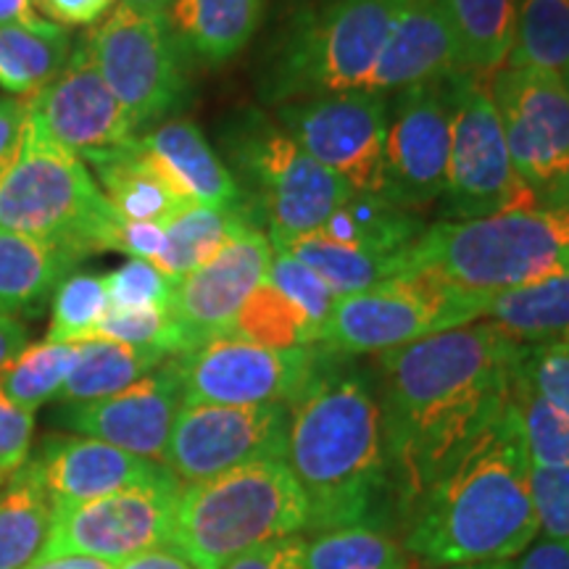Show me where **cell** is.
<instances>
[{"mask_svg":"<svg viewBox=\"0 0 569 569\" xmlns=\"http://www.w3.org/2000/svg\"><path fill=\"white\" fill-rule=\"evenodd\" d=\"M522 351L478 319L377 353L390 480L403 511L503 415Z\"/></svg>","mask_w":569,"mask_h":569,"instance_id":"cell-1","label":"cell"},{"mask_svg":"<svg viewBox=\"0 0 569 569\" xmlns=\"http://www.w3.org/2000/svg\"><path fill=\"white\" fill-rule=\"evenodd\" d=\"M407 517L403 549L436 567L509 561L536 543L530 459L511 401Z\"/></svg>","mask_w":569,"mask_h":569,"instance_id":"cell-2","label":"cell"},{"mask_svg":"<svg viewBox=\"0 0 569 569\" xmlns=\"http://www.w3.org/2000/svg\"><path fill=\"white\" fill-rule=\"evenodd\" d=\"M284 465L311 530L369 522L390 480L380 398L365 377L327 365L290 403Z\"/></svg>","mask_w":569,"mask_h":569,"instance_id":"cell-3","label":"cell"},{"mask_svg":"<svg viewBox=\"0 0 569 569\" xmlns=\"http://www.w3.org/2000/svg\"><path fill=\"white\" fill-rule=\"evenodd\" d=\"M417 269H432L478 296L569 274V206L427 227L409 251L403 272Z\"/></svg>","mask_w":569,"mask_h":569,"instance_id":"cell-4","label":"cell"},{"mask_svg":"<svg viewBox=\"0 0 569 569\" xmlns=\"http://www.w3.org/2000/svg\"><path fill=\"white\" fill-rule=\"evenodd\" d=\"M309 528V503L284 461H256L219 478L182 486L169 546L198 569L298 536Z\"/></svg>","mask_w":569,"mask_h":569,"instance_id":"cell-5","label":"cell"},{"mask_svg":"<svg viewBox=\"0 0 569 569\" xmlns=\"http://www.w3.org/2000/svg\"><path fill=\"white\" fill-rule=\"evenodd\" d=\"M122 224L88 163L27 127L17 159L0 177V227L80 264L92 253L119 251Z\"/></svg>","mask_w":569,"mask_h":569,"instance_id":"cell-6","label":"cell"},{"mask_svg":"<svg viewBox=\"0 0 569 569\" xmlns=\"http://www.w3.org/2000/svg\"><path fill=\"white\" fill-rule=\"evenodd\" d=\"M396 11L398 0H330L298 13L269 74L272 101L367 90Z\"/></svg>","mask_w":569,"mask_h":569,"instance_id":"cell-7","label":"cell"},{"mask_svg":"<svg viewBox=\"0 0 569 569\" xmlns=\"http://www.w3.org/2000/svg\"><path fill=\"white\" fill-rule=\"evenodd\" d=\"M490 296L461 290L432 269L403 272L338 298L317 343L338 356L386 353L482 319Z\"/></svg>","mask_w":569,"mask_h":569,"instance_id":"cell-8","label":"cell"},{"mask_svg":"<svg viewBox=\"0 0 569 569\" xmlns=\"http://www.w3.org/2000/svg\"><path fill=\"white\" fill-rule=\"evenodd\" d=\"M227 151L246 182L253 184L274 251H282L293 238L317 232L353 196L338 174L311 159L264 113L248 111L234 119Z\"/></svg>","mask_w":569,"mask_h":569,"instance_id":"cell-9","label":"cell"},{"mask_svg":"<svg viewBox=\"0 0 569 569\" xmlns=\"http://www.w3.org/2000/svg\"><path fill=\"white\" fill-rule=\"evenodd\" d=\"M451 98V156H448V222L493 217L503 211L538 209L511 163L507 134L478 74H448Z\"/></svg>","mask_w":569,"mask_h":569,"instance_id":"cell-10","label":"cell"},{"mask_svg":"<svg viewBox=\"0 0 569 569\" xmlns=\"http://www.w3.org/2000/svg\"><path fill=\"white\" fill-rule=\"evenodd\" d=\"M82 42L138 127L159 122L184 101V53L167 13H142L119 3Z\"/></svg>","mask_w":569,"mask_h":569,"instance_id":"cell-11","label":"cell"},{"mask_svg":"<svg viewBox=\"0 0 569 569\" xmlns=\"http://www.w3.org/2000/svg\"><path fill=\"white\" fill-rule=\"evenodd\" d=\"M515 172L540 209L569 206V90L565 77L503 67L488 82Z\"/></svg>","mask_w":569,"mask_h":569,"instance_id":"cell-12","label":"cell"},{"mask_svg":"<svg viewBox=\"0 0 569 569\" xmlns=\"http://www.w3.org/2000/svg\"><path fill=\"white\" fill-rule=\"evenodd\" d=\"M336 356L319 343L280 351L240 338H213L172 359L184 403L259 407L293 403Z\"/></svg>","mask_w":569,"mask_h":569,"instance_id":"cell-13","label":"cell"},{"mask_svg":"<svg viewBox=\"0 0 569 569\" xmlns=\"http://www.w3.org/2000/svg\"><path fill=\"white\" fill-rule=\"evenodd\" d=\"M180 493L182 482L163 467V472L138 486L56 509L38 559L90 557L122 565L169 543Z\"/></svg>","mask_w":569,"mask_h":569,"instance_id":"cell-14","label":"cell"},{"mask_svg":"<svg viewBox=\"0 0 569 569\" xmlns=\"http://www.w3.org/2000/svg\"><path fill=\"white\" fill-rule=\"evenodd\" d=\"M277 124L353 193L380 196L388 134L386 96L346 90L280 103Z\"/></svg>","mask_w":569,"mask_h":569,"instance_id":"cell-15","label":"cell"},{"mask_svg":"<svg viewBox=\"0 0 569 569\" xmlns=\"http://www.w3.org/2000/svg\"><path fill=\"white\" fill-rule=\"evenodd\" d=\"M290 403H182L161 465L184 486L256 461H284Z\"/></svg>","mask_w":569,"mask_h":569,"instance_id":"cell-16","label":"cell"},{"mask_svg":"<svg viewBox=\"0 0 569 569\" xmlns=\"http://www.w3.org/2000/svg\"><path fill=\"white\" fill-rule=\"evenodd\" d=\"M451 156L448 77L396 92L388 106L386 161L380 196L415 211L443 196Z\"/></svg>","mask_w":569,"mask_h":569,"instance_id":"cell-17","label":"cell"},{"mask_svg":"<svg viewBox=\"0 0 569 569\" xmlns=\"http://www.w3.org/2000/svg\"><path fill=\"white\" fill-rule=\"evenodd\" d=\"M27 127L80 159L138 140V124L98 74L82 40L61 74L27 98Z\"/></svg>","mask_w":569,"mask_h":569,"instance_id":"cell-18","label":"cell"},{"mask_svg":"<svg viewBox=\"0 0 569 569\" xmlns=\"http://www.w3.org/2000/svg\"><path fill=\"white\" fill-rule=\"evenodd\" d=\"M272 259L269 234L251 227L227 243L209 264L174 282L169 315L180 332V353L230 332L246 298L267 282Z\"/></svg>","mask_w":569,"mask_h":569,"instance_id":"cell-19","label":"cell"},{"mask_svg":"<svg viewBox=\"0 0 569 569\" xmlns=\"http://www.w3.org/2000/svg\"><path fill=\"white\" fill-rule=\"evenodd\" d=\"M182 403L177 365L174 359H167L122 393L90 403H61L53 419L63 430L103 440L134 457L161 465Z\"/></svg>","mask_w":569,"mask_h":569,"instance_id":"cell-20","label":"cell"},{"mask_svg":"<svg viewBox=\"0 0 569 569\" xmlns=\"http://www.w3.org/2000/svg\"><path fill=\"white\" fill-rule=\"evenodd\" d=\"M27 465L53 511L117 493L163 472V465L84 436H48Z\"/></svg>","mask_w":569,"mask_h":569,"instance_id":"cell-21","label":"cell"},{"mask_svg":"<svg viewBox=\"0 0 569 569\" xmlns=\"http://www.w3.org/2000/svg\"><path fill=\"white\" fill-rule=\"evenodd\" d=\"M459 71L457 40L443 0H398L380 61L367 90L398 92L419 82H436Z\"/></svg>","mask_w":569,"mask_h":569,"instance_id":"cell-22","label":"cell"},{"mask_svg":"<svg viewBox=\"0 0 569 569\" xmlns=\"http://www.w3.org/2000/svg\"><path fill=\"white\" fill-rule=\"evenodd\" d=\"M96 172L103 196L122 219L130 222L169 224L190 206H196L177 188L172 177L153 159L140 140L117 151L90 153L82 159Z\"/></svg>","mask_w":569,"mask_h":569,"instance_id":"cell-23","label":"cell"},{"mask_svg":"<svg viewBox=\"0 0 569 569\" xmlns=\"http://www.w3.org/2000/svg\"><path fill=\"white\" fill-rule=\"evenodd\" d=\"M138 140L196 206H209V209L251 206L246 203L240 182L234 180L227 163L188 119H167Z\"/></svg>","mask_w":569,"mask_h":569,"instance_id":"cell-24","label":"cell"},{"mask_svg":"<svg viewBox=\"0 0 569 569\" xmlns=\"http://www.w3.org/2000/svg\"><path fill=\"white\" fill-rule=\"evenodd\" d=\"M167 11L182 53L206 67H222L259 32L267 0H172Z\"/></svg>","mask_w":569,"mask_h":569,"instance_id":"cell-25","label":"cell"},{"mask_svg":"<svg viewBox=\"0 0 569 569\" xmlns=\"http://www.w3.org/2000/svg\"><path fill=\"white\" fill-rule=\"evenodd\" d=\"M425 230L427 224L419 213L401 209L382 196L353 193L317 232L407 269L409 251Z\"/></svg>","mask_w":569,"mask_h":569,"instance_id":"cell-26","label":"cell"},{"mask_svg":"<svg viewBox=\"0 0 569 569\" xmlns=\"http://www.w3.org/2000/svg\"><path fill=\"white\" fill-rule=\"evenodd\" d=\"M71 53V32L42 17L0 27V88L30 98L61 74Z\"/></svg>","mask_w":569,"mask_h":569,"instance_id":"cell-27","label":"cell"},{"mask_svg":"<svg viewBox=\"0 0 569 569\" xmlns=\"http://www.w3.org/2000/svg\"><path fill=\"white\" fill-rule=\"evenodd\" d=\"M74 267L56 248L0 227V311L38 317Z\"/></svg>","mask_w":569,"mask_h":569,"instance_id":"cell-28","label":"cell"},{"mask_svg":"<svg viewBox=\"0 0 569 569\" xmlns=\"http://www.w3.org/2000/svg\"><path fill=\"white\" fill-rule=\"evenodd\" d=\"M251 227H256L251 206H234V209L190 206L163 227V246L151 264L177 282L198 267L209 264L227 243Z\"/></svg>","mask_w":569,"mask_h":569,"instance_id":"cell-29","label":"cell"},{"mask_svg":"<svg viewBox=\"0 0 569 569\" xmlns=\"http://www.w3.org/2000/svg\"><path fill=\"white\" fill-rule=\"evenodd\" d=\"M459 71L493 77L509 63L517 32L519 0H443Z\"/></svg>","mask_w":569,"mask_h":569,"instance_id":"cell-30","label":"cell"},{"mask_svg":"<svg viewBox=\"0 0 569 569\" xmlns=\"http://www.w3.org/2000/svg\"><path fill=\"white\" fill-rule=\"evenodd\" d=\"M172 356L117 343L109 338H90L77 343V361L63 382L56 401L61 403H90L122 393Z\"/></svg>","mask_w":569,"mask_h":569,"instance_id":"cell-31","label":"cell"},{"mask_svg":"<svg viewBox=\"0 0 569 569\" xmlns=\"http://www.w3.org/2000/svg\"><path fill=\"white\" fill-rule=\"evenodd\" d=\"M482 319L493 322L519 346H538L569 336V274L490 296Z\"/></svg>","mask_w":569,"mask_h":569,"instance_id":"cell-32","label":"cell"},{"mask_svg":"<svg viewBox=\"0 0 569 569\" xmlns=\"http://www.w3.org/2000/svg\"><path fill=\"white\" fill-rule=\"evenodd\" d=\"M51 525V501L24 461L0 486V569L30 567L40 557Z\"/></svg>","mask_w":569,"mask_h":569,"instance_id":"cell-33","label":"cell"},{"mask_svg":"<svg viewBox=\"0 0 569 569\" xmlns=\"http://www.w3.org/2000/svg\"><path fill=\"white\" fill-rule=\"evenodd\" d=\"M282 251L296 256L301 264L322 277L338 298L365 293L369 288H377V284L403 274L401 264H396V261L338 243V240H330L322 232H309L301 234V238H293Z\"/></svg>","mask_w":569,"mask_h":569,"instance_id":"cell-34","label":"cell"},{"mask_svg":"<svg viewBox=\"0 0 569 569\" xmlns=\"http://www.w3.org/2000/svg\"><path fill=\"white\" fill-rule=\"evenodd\" d=\"M224 338H240L248 343L284 351V348L317 346L319 327L274 284L261 282L240 306Z\"/></svg>","mask_w":569,"mask_h":569,"instance_id":"cell-35","label":"cell"},{"mask_svg":"<svg viewBox=\"0 0 569 569\" xmlns=\"http://www.w3.org/2000/svg\"><path fill=\"white\" fill-rule=\"evenodd\" d=\"M303 569H407V549L372 522L348 525L306 540Z\"/></svg>","mask_w":569,"mask_h":569,"instance_id":"cell-36","label":"cell"},{"mask_svg":"<svg viewBox=\"0 0 569 569\" xmlns=\"http://www.w3.org/2000/svg\"><path fill=\"white\" fill-rule=\"evenodd\" d=\"M507 67L561 74L569 69V0H519Z\"/></svg>","mask_w":569,"mask_h":569,"instance_id":"cell-37","label":"cell"},{"mask_svg":"<svg viewBox=\"0 0 569 569\" xmlns=\"http://www.w3.org/2000/svg\"><path fill=\"white\" fill-rule=\"evenodd\" d=\"M77 361V343H34L27 346L0 372V390L11 403L34 415L48 401H56Z\"/></svg>","mask_w":569,"mask_h":569,"instance_id":"cell-38","label":"cell"},{"mask_svg":"<svg viewBox=\"0 0 569 569\" xmlns=\"http://www.w3.org/2000/svg\"><path fill=\"white\" fill-rule=\"evenodd\" d=\"M511 407L530 467H569V417L546 401L519 369L511 388Z\"/></svg>","mask_w":569,"mask_h":569,"instance_id":"cell-39","label":"cell"},{"mask_svg":"<svg viewBox=\"0 0 569 569\" xmlns=\"http://www.w3.org/2000/svg\"><path fill=\"white\" fill-rule=\"evenodd\" d=\"M106 309H109V293H106L103 274L69 272L53 293V315L46 340L82 343L96 338Z\"/></svg>","mask_w":569,"mask_h":569,"instance_id":"cell-40","label":"cell"},{"mask_svg":"<svg viewBox=\"0 0 569 569\" xmlns=\"http://www.w3.org/2000/svg\"><path fill=\"white\" fill-rule=\"evenodd\" d=\"M96 338H109L134 348H151V351L167 356L182 351L180 332H177L169 309H113L109 306L98 322Z\"/></svg>","mask_w":569,"mask_h":569,"instance_id":"cell-41","label":"cell"},{"mask_svg":"<svg viewBox=\"0 0 569 569\" xmlns=\"http://www.w3.org/2000/svg\"><path fill=\"white\" fill-rule=\"evenodd\" d=\"M109 306L113 309H169L174 282L151 261L127 259L122 267L103 274Z\"/></svg>","mask_w":569,"mask_h":569,"instance_id":"cell-42","label":"cell"},{"mask_svg":"<svg viewBox=\"0 0 569 569\" xmlns=\"http://www.w3.org/2000/svg\"><path fill=\"white\" fill-rule=\"evenodd\" d=\"M267 282L274 284L280 293L288 296L317 327L325 325V319L330 317L332 306L338 301V296L332 293L330 284H327L322 277L311 272V269L301 264L296 256L284 251L274 253L272 264H269Z\"/></svg>","mask_w":569,"mask_h":569,"instance_id":"cell-43","label":"cell"},{"mask_svg":"<svg viewBox=\"0 0 569 569\" xmlns=\"http://www.w3.org/2000/svg\"><path fill=\"white\" fill-rule=\"evenodd\" d=\"M519 372L546 401L569 417V336L525 346Z\"/></svg>","mask_w":569,"mask_h":569,"instance_id":"cell-44","label":"cell"},{"mask_svg":"<svg viewBox=\"0 0 569 569\" xmlns=\"http://www.w3.org/2000/svg\"><path fill=\"white\" fill-rule=\"evenodd\" d=\"M530 490L540 536L569 540V467H530Z\"/></svg>","mask_w":569,"mask_h":569,"instance_id":"cell-45","label":"cell"},{"mask_svg":"<svg viewBox=\"0 0 569 569\" xmlns=\"http://www.w3.org/2000/svg\"><path fill=\"white\" fill-rule=\"evenodd\" d=\"M34 415L19 409L0 390V478H11L30 459Z\"/></svg>","mask_w":569,"mask_h":569,"instance_id":"cell-46","label":"cell"},{"mask_svg":"<svg viewBox=\"0 0 569 569\" xmlns=\"http://www.w3.org/2000/svg\"><path fill=\"white\" fill-rule=\"evenodd\" d=\"M32 9L59 27H96L117 9V0H30Z\"/></svg>","mask_w":569,"mask_h":569,"instance_id":"cell-47","label":"cell"},{"mask_svg":"<svg viewBox=\"0 0 569 569\" xmlns=\"http://www.w3.org/2000/svg\"><path fill=\"white\" fill-rule=\"evenodd\" d=\"M306 540L301 536H290L274 543L259 546V549L232 559L222 569H303Z\"/></svg>","mask_w":569,"mask_h":569,"instance_id":"cell-48","label":"cell"},{"mask_svg":"<svg viewBox=\"0 0 569 569\" xmlns=\"http://www.w3.org/2000/svg\"><path fill=\"white\" fill-rule=\"evenodd\" d=\"M27 132V98L0 96V177L17 159Z\"/></svg>","mask_w":569,"mask_h":569,"instance_id":"cell-49","label":"cell"},{"mask_svg":"<svg viewBox=\"0 0 569 569\" xmlns=\"http://www.w3.org/2000/svg\"><path fill=\"white\" fill-rule=\"evenodd\" d=\"M163 227L167 224L124 219L122 230H119V251L130 256V259L153 261L163 246Z\"/></svg>","mask_w":569,"mask_h":569,"instance_id":"cell-50","label":"cell"},{"mask_svg":"<svg viewBox=\"0 0 569 569\" xmlns=\"http://www.w3.org/2000/svg\"><path fill=\"white\" fill-rule=\"evenodd\" d=\"M515 569H569V540H538L519 557Z\"/></svg>","mask_w":569,"mask_h":569,"instance_id":"cell-51","label":"cell"},{"mask_svg":"<svg viewBox=\"0 0 569 569\" xmlns=\"http://www.w3.org/2000/svg\"><path fill=\"white\" fill-rule=\"evenodd\" d=\"M117 569H198L193 561L184 559L180 551L172 549L169 543L156 546L151 551H142L138 557L122 561Z\"/></svg>","mask_w":569,"mask_h":569,"instance_id":"cell-52","label":"cell"},{"mask_svg":"<svg viewBox=\"0 0 569 569\" xmlns=\"http://www.w3.org/2000/svg\"><path fill=\"white\" fill-rule=\"evenodd\" d=\"M27 340H30V330L21 322L19 317L6 315L0 311V372L11 365L17 356L27 348Z\"/></svg>","mask_w":569,"mask_h":569,"instance_id":"cell-53","label":"cell"},{"mask_svg":"<svg viewBox=\"0 0 569 569\" xmlns=\"http://www.w3.org/2000/svg\"><path fill=\"white\" fill-rule=\"evenodd\" d=\"M27 569H117V565L90 557H56V559H38Z\"/></svg>","mask_w":569,"mask_h":569,"instance_id":"cell-54","label":"cell"},{"mask_svg":"<svg viewBox=\"0 0 569 569\" xmlns=\"http://www.w3.org/2000/svg\"><path fill=\"white\" fill-rule=\"evenodd\" d=\"M38 17L30 0H0V27L17 24V21H30Z\"/></svg>","mask_w":569,"mask_h":569,"instance_id":"cell-55","label":"cell"},{"mask_svg":"<svg viewBox=\"0 0 569 569\" xmlns=\"http://www.w3.org/2000/svg\"><path fill=\"white\" fill-rule=\"evenodd\" d=\"M122 3L142 13H167L172 0H122Z\"/></svg>","mask_w":569,"mask_h":569,"instance_id":"cell-56","label":"cell"},{"mask_svg":"<svg viewBox=\"0 0 569 569\" xmlns=\"http://www.w3.org/2000/svg\"><path fill=\"white\" fill-rule=\"evenodd\" d=\"M438 569H515L509 561H493V565H457V567H438Z\"/></svg>","mask_w":569,"mask_h":569,"instance_id":"cell-57","label":"cell"},{"mask_svg":"<svg viewBox=\"0 0 569 569\" xmlns=\"http://www.w3.org/2000/svg\"><path fill=\"white\" fill-rule=\"evenodd\" d=\"M565 84H567V90H569V69L565 71Z\"/></svg>","mask_w":569,"mask_h":569,"instance_id":"cell-58","label":"cell"},{"mask_svg":"<svg viewBox=\"0 0 569 569\" xmlns=\"http://www.w3.org/2000/svg\"><path fill=\"white\" fill-rule=\"evenodd\" d=\"M3 482H6V478H0V486H3Z\"/></svg>","mask_w":569,"mask_h":569,"instance_id":"cell-59","label":"cell"}]
</instances>
